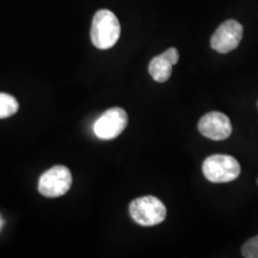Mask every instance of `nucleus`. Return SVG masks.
I'll list each match as a JSON object with an SVG mask.
<instances>
[{"mask_svg":"<svg viewBox=\"0 0 258 258\" xmlns=\"http://www.w3.org/2000/svg\"><path fill=\"white\" fill-rule=\"evenodd\" d=\"M91 41L98 49L105 50L114 47L121 35L120 22L114 12L109 10H99L92 19Z\"/></svg>","mask_w":258,"mask_h":258,"instance_id":"obj_1","label":"nucleus"},{"mask_svg":"<svg viewBox=\"0 0 258 258\" xmlns=\"http://www.w3.org/2000/svg\"><path fill=\"white\" fill-rule=\"evenodd\" d=\"M203 175L212 183H228L240 175V165L234 157L227 154H213L202 164Z\"/></svg>","mask_w":258,"mask_h":258,"instance_id":"obj_2","label":"nucleus"},{"mask_svg":"<svg viewBox=\"0 0 258 258\" xmlns=\"http://www.w3.org/2000/svg\"><path fill=\"white\" fill-rule=\"evenodd\" d=\"M129 214L138 225L156 226L165 220L166 207L156 196H143L131 202Z\"/></svg>","mask_w":258,"mask_h":258,"instance_id":"obj_3","label":"nucleus"},{"mask_svg":"<svg viewBox=\"0 0 258 258\" xmlns=\"http://www.w3.org/2000/svg\"><path fill=\"white\" fill-rule=\"evenodd\" d=\"M72 186V173L69 167L55 165L40 177L38 191L46 198H60Z\"/></svg>","mask_w":258,"mask_h":258,"instance_id":"obj_4","label":"nucleus"},{"mask_svg":"<svg viewBox=\"0 0 258 258\" xmlns=\"http://www.w3.org/2000/svg\"><path fill=\"white\" fill-rule=\"evenodd\" d=\"M127 123V112L121 108H111L97 118L93 124V133L102 140H111L124 131Z\"/></svg>","mask_w":258,"mask_h":258,"instance_id":"obj_5","label":"nucleus"},{"mask_svg":"<svg viewBox=\"0 0 258 258\" xmlns=\"http://www.w3.org/2000/svg\"><path fill=\"white\" fill-rule=\"evenodd\" d=\"M243 38V25L234 19L220 24L211 38V47L218 53L226 54L239 46Z\"/></svg>","mask_w":258,"mask_h":258,"instance_id":"obj_6","label":"nucleus"},{"mask_svg":"<svg viewBox=\"0 0 258 258\" xmlns=\"http://www.w3.org/2000/svg\"><path fill=\"white\" fill-rule=\"evenodd\" d=\"M198 128L203 137L215 141L225 140L232 134L230 118L219 111H211L203 115L200 118Z\"/></svg>","mask_w":258,"mask_h":258,"instance_id":"obj_7","label":"nucleus"},{"mask_svg":"<svg viewBox=\"0 0 258 258\" xmlns=\"http://www.w3.org/2000/svg\"><path fill=\"white\" fill-rule=\"evenodd\" d=\"M179 53L176 48L161 53L160 55L154 56L148 64V72L157 83H165L172 74V66L178 62Z\"/></svg>","mask_w":258,"mask_h":258,"instance_id":"obj_8","label":"nucleus"},{"mask_svg":"<svg viewBox=\"0 0 258 258\" xmlns=\"http://www.w3.org/2000/svg\"><path fill=\"white\" fill-rule=\"evenodd\" d=\"M19 104L17 99L8 93L0 92V118H6L18 111Z\"/></svg>","mask_w":258,"mask_h":258,"instance_id":"obj_9","label":"nucleus"},{"mask_svg":"<svg viewBox=\"0 0 258 258\" xmlns=\"http://www.w3.org/2000/svg\"><path fill=\"white\" fill-rule=\"evenodd\" d=\"M241 254L245 258H258V235L245 241L241 247Z\"/></svg>","mask_w":258,"mask_h":258,"instance_id":"obj_10","label":"nucleus"},{"mask_svg":"<svg viewBox=\"0 0 258 258\" xmlns=\"http://www.w3.org/2000/svg\"><path fill=\"white\" fill-rule=\"evenodd\" d=\"M0 225H2V221H0Z\"/></svg>","mask_w":258,"mask_h":258,"instance_id":"obj_11","label":"nucleus"},{"mask_svg":"<svg viewBox=\"0 0 258 258\" xmlns=\"http://www.w3.org/2000/svg\"><path fill=\"white\" fill-rule=\"evenodd\" d=\"M257 183H258V178H257Z\"/></svg>","mask_w":258,"mask_h":258,"instance_id":"obj_12","label":"nucleus"}]
</instances>
